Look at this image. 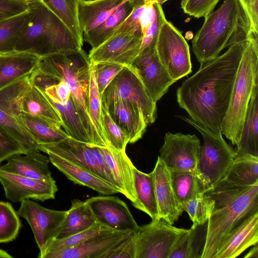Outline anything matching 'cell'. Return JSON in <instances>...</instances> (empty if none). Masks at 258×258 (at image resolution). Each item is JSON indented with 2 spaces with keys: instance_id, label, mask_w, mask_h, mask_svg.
Masks as SVG:
<instances>
[{
  "instance_id": "7dc6e473",
  "label": "cell",
  "mask_w": 258,
  "mask_h": 258,
  "mask_svg": "<svg viewBox=\"0 0 258 258\" xmlns=\"http://www.w3.org/2000/svg\"><path fill=\"white\" fill-rule=\"evenodd\" d=\"M39 0H0V20L24 12Z\"/></svg>"
},
{
  "instance_id": "4fadbf2b",
  "label": "cell",
  "mask_w": 258,
  "mask_h": 258,
  "mask_svg": "<svg viewBox=\"0 0 258 258\" xmlns=\"http://www.w3.org/2000/svg\"><path fill=\"white\" fill-rule=\"evenodd\" d=\"M187 230L162 219L139 226L134 232L136 258H169L175 243Z\"/></svg>"
},
{
  "instance_id": "4316f807",
  "label": "cell",
  "mask_w": 258,
  "mask_h": 258,
  "mask_svg": "<svg viewBox=\"0 0 258 258\" xmlns=\"http://www.w3.org/2000/svg\"><path fill=\"white\" fill-rule=\"evenodd\" d=\"M39 58V55L26 51L0 54V89L31 75L36 69Z\"/></svg>"
},
{
  "instance_id": "d590c367",
  "label": "cell",
  "mask_w": 258,
  "mask_h": 258,
  "mask_svg": "<svg viewBox=\"0 0 258 258\" xmlns=\"http://www.w3.org/2000/svg\"><path fill=\"white\" fill-rule=\"evenodd\" d=\"M21 118L38 146L57 143L71 138L61 127L43 120L23 113Z\"/></svg>"
},
{
  "instance_id": "603a6c76",
  "label": "cell",
  "mask_w": 258,
  "mask_h": 258,
  "mask_svg": "<svg viewBox=\"0 0 258 258\" xmlns=\"http://www.w3.org/2000/svg\"><path fill=\"white\" fill-rule=\"evenodd\" d=\"M39 151L31 150L25 154H15L0 166V169L37 180L55 181L49 169V158Z\"/></svg>"
},
{
  "instance_id": "8fae6325",
  "label": "cell",
  "mask_w": 258,
  "mask_h": 258,
  "mask_svg": "<svg viewBox=\"0 0 258 258\" xmlns=\"http://www.w3.org/2000/svg\"><path fill=\"white\" fill-rule=\"evenodd\" d=\"M38 148L47 154L51 153L62 158L117 187L99 146L70 138L57 143L39 145Z\"/></svg>"
},
{
  "instance_id": "6da1fadb",
  "label": "cell",
  "mask_w": 258,
  "mask_h": 258,
  "mask_svg": "<svg viewBox=\"0 0 258 258\" xmlns=\"http://www.w3.org/2000/svg\"><path fill=\"white\" fill-rule=\"evenodd\" d=\"M247 41L236 43L222 54L200 63L198 71L176 91L177 102L190 118L216 134L222 133L221 124Z\"/></svg>"
},
{
  "instance_id": "7a4b0ae2",
  "label": "cell",
  "mask_w": 258,
  "mask_h": 258,
  "mask_svg": "<svg viewBox=\"0 0 258 258\" xmlns=\"http://www.w3.org/2000/svg\"><path fill=\"white\" fill-rule=\"evenodd\" d=\"M206 192L215 204L206 223L200 258H214L224 237L245 218L258 212V183L238 186L221 179Z\"/></svg>"
},
{
  "instance_id": "e0dca14e",
  "label": "cell",
  "mask_w": 258,
  "mask_h": 258,
  "mask_svg": "<svg viewBox=\"0 0 258 258\" xmlns=\"http://www.w3.org/2000/svg\"><path fill=\"white\" fill-rule=\"evenodd\" d=\"M143 41L140 31L120 33L110 36L97 47L91 48V63L113 62L129 66L139 54Z\"/></svg>"
},
{
  "instance_id": "5bb4252c",
  "label": "cell",
  "mask_w": 258,
  "mask_h": 258,
  "mask_svg": "<svg viewBox=\"0 0 258 258\" xmlns=\"http://www.w3.org/2000/svg\"><path fill=\"white\" fill-rule=\"evenodd\" d=\"M17 214L30 225L43 258L49 243L55 238L66 218L67 211L51 210L29 199L21 202Z\"/></svg>"
},
{
  "instance_id": "8992f818",
  "label": "cell",
  "mask_w": 258,
  "mask_h": 258,
  "mask_svg": "<svg viewBox=\"0 0 258 258\" xmlns=\"http://www.w3.org/2000/svg\"><path fill=\"white\" fill-rule=\"evenodd\" d=\"M258 83V34H252L243 51L228 106L221 124V133L236 145L243 127L247 108Z\"/></svg>"
},
{
  "instance_id": "ee69618b",
  "label": "cell",
  "mask_w": 258,
  "mask_h": 258,
  "mask_svg": "<svg viewBox=\"0 0 258 258\" xmlns=\"http://www.w3.org/2000/svg\"><path fill=\"white\" fill-rule=\"evenodd\" d=\"M198 227H191L180 236L173 245L169 258H200L195 246Z\"/></svg>"
},
{
  "instance_id": "1f68e13d",
  "label": "cell",
  "mask_w": 258,
  "mask_h": 258,
  "mask_svg": "<svg viewBox=\"0 0 258 258\" xmlns=\"http://www.w3.org/2000/svg\"><path fill=\"white\" fill-rule=\"evenodd\" d=\"M39 1L24 12L0 20V54L15 51L20 35Z\"/></svg>"
},
{
  "instance_id": "e575fe53",
  "label": "cell",
  "mask_w": 258,
  "mask_h": 258,
  "mask_svg": "<svg viewBox=\"0 0 258 258\" xmlns=\"http://www.w3.org/2000/svg\"><path fill=\"white\" fill-rule=\"evenodd\" d=\"M133 7L130 0L119 6L102 23L83 33L84 41L91 48L97 47L112 36L117 26L130 14Z\"/></svg>"
},
{
  "instance_id": "f6af8a7d",
  "label": "cell",
  "mask_w": 258,
  "mask_h": 258,
  "mask_svg": "<svg viewBox=\"0 0 258 258\" xmlns=\"http://www.w3.org/2000/svg\"><path fill=\"white\" fill-rule=\"evenodd\" d=\"M93 64L97 87L101 96L114 78L125 66L113 62H98Z\"/></svg>"
},
{
  "instance_id": "ba28073f",
  "label": "cell",
  "mask_w": 258,
  "mask_h": 258,
  "mask_svg": "<svg viewBox=\"0 0 258 258\" xmlns=\"http://www.w3.org/2000/svg\"><path fill=\"white\" fill-rule=\"evenodd\" d=\"M30 76L0 89V134L16 142L25 153L38 150V145L21 118V99L29 83Z\"/></svg>"
},
{
  "instance_id": "83f0119b",
  "label": "cell",
  "mask_w": 258,
  "mask_h": 258,
  "mask_svg": "<svg viewBox=\"0 0 258 258\" xmlns=\"http://www.w3.org/2000/svg\"><path fill=\"white\" fill-rule=\"evenodd\" d=\"M47 154L49 161L74 183L89 187L103 195L121 194L117 187L88 171L56 155Z\"/></svg>"
},
{
  "instance_id": "74e56055",
  "label": "cell",
  "mask_w": 258,
  "mask_h": 258,
  "mask_svg": "<svg viewBox=\"0 0 258 258\" xmlns=\"http://www.w3.org/2000/svg\"><path fill=\"white\" fill-rule=\"evenodd\" d=\"M40 1L64 22L82 47L84 39L78 22V0Z\"/></svg>"
},
{
  "instance_id": "60d3db41",
  "label": "cell",
  "mask_w": 258,
  "mask_h": 258,
  "mask_svg": "<svg viewBox=\"0 0 258 258\" xmlns=\"http://www.w3.org/2000/svg\"><path fill=\"white\" fill-rule=\"evenodd\" d=\"M101 121L109 147L117 151H125L129 138L111 118L107 108L102 104Z\"/></svg>"
},
{
  "instance_id": "681fc988",
  "label": "cell",
  "mask_w": 258,
  "mask_h": 258,
  "mask_svg": "<svg viewBox=\"0 0 258 258\" xmlns=\"http://www.w3.org/2000/svg\"><path fill=\"white\" fill-rule=\"evenodd\" d=\"M25 153L16 142L0 134V163L15 154Z\"/></svg>"
},
{
  "instance_id": "f1b7e54d",
  "label": "cell",
  "mask_w": 258,
  "mask_h": 258,
  "mask_svg": "<svg viewBox=\"0 0 258 258\" xmlns=\"http://www.w3.org/2000/svg\"><path fill=\"white\" fill-rule=\"evenodd\" d=\"M128 0H78V18L83 34L97 27Z\"/></svg>"
},
{
  "instance_id": "f5cc1de1",
  "label": "cell",
  "mask_w": 258,
  "mask_h": 258,
  "mask_svg": "<svg viewBox=\"0 0 258 258\" xmlns=\"http://www.w3.org/2000/svg\"><path fill=\"white\" fill-rule=\"evenodd\" d=\"M0 257L10 258L13 257V256L9 254L6 251L0 249Z\"/></svg>"
},
{
  "instance_id": "bcb514c9",
  "label": "cell",
  "mask_w": 258,
  "mask_h": 258,
  "mask_svg": "<svg viewBox=\"0 0 258 258\" xmlns=\"http://www.w3.org/2000/svg\"><path fill=\"white\" fill-rule=\"evenodd\" d=\"M220 0H181L184 13L196 18L205 17L213 11Z\"/></svg>"
},
{
  "instance_id": "8d00e7d4",
  "label": "cell",
  "mask_w": 258,
  "mask_h": 258,
  "mask_svg": "<svg viewBox=\"0 0 258 258\" xmlns=\"http://www.w3.org/2000/svg\"><path fill=\"white\" fill-rule=\"evenodd\" d=\"M173 188L183 206L189 200L204 194L207 190L196 172H170Z\"/></svg>"
},
{
  "instance_id": "44dd1931",
  "label": "cell",
  "mask_w": 258,
  "mask_h": 258,
  "mask_svg": "<svg viewBox=\"0 0 258 258\" xmlns=\"http://www.w3.org/2000/svg\"><path fill=\"white\" fill-rule=\"evenodd\" d=\"M258 242V212L245 218L222 240L214 258H235Z\"/></svg>"
},
{
  "instance_id": "3957f363",
  "label": "cell",
  "mask_w": 258,
  "mask_h": 258,
  "mask_svg": "<svg viewBox=\"0 0 258 258\" xmlns=\"http://www.w3.org/2000/svg\"><path fill=\"white\" fill-rule=\"evenodd\" d=\"M204 18L191 42L192 52L200 63L219 55L226 47L247 40L254 34L239 0H224Z\"/></svg>"
},
{
  "instance_id": "836d02e7",
  "label": "cell",
  "mask_w": 258,
  "mask_h": 258,
  "mask_svg": "<svg viewBox=\"0 0 258 258\" xmlns=\"http://www.w3.org/2000/svg\"><path fill=\"white\" fill-rule=\"evenodd\" d=\"M222 179L238 186L258 183V157L247 154L236 155Z\"/></svg>"
},
{
  "instance_id": "9c48e42d",
  "label": "cell",
  "mask_w": 258,
  "mask_h": 258,
  "mask_svg": "<svg viewBox=\"0 0 258 258\" xmlns=\"http://www.w3.org/2000/svg\"><path fill=\"white\" fill-rule=\"evenodd\" d=\"M30 80L44 92L56 109L64 131L75 140L94 145L83 124L66 83L36 70L30 75Z\"/></svg>"
},
{
  "instance_id": "7c38bea8",
  "label": "cell",
  "mask_w": 258,
  "mask_h": 258,
  "mask_svg": "<svg viewBox=\"0 0 258 258\" xmlns=\"http://www.w3.org/2000/svg\"><path fill=\"white\" fill-rule=\"evenodd\" d=\"M101 99L105 105L118 99L135 104L148 125L156 119V103L148 95L136 73L129 66L124 67L114 78L102 94Z\"/></svg>"
},
{
  "instance_id": "f546056e",
  "label": "cell",
  "mask_w": 258,
  "mask_h": 258,
  "mask_svg": "<svg viewBox=\"0 0 258 258\" xmlns=\"http://www.w3.org/2000/svg\"><path fill=\"white\" fill-rule=\"evenodd\" d=\"M236 145V155L247 154L258 157V83L254 87Z\"/></svg>"
},
{
  "instance_id": "d4e9b609",
  "label": "cell",
  "mask_w": 258,
  "mask_h": 258,
  "mask_svg": "<svg viewBox=\"0 0 258 258\" xmlns=\"http://www.w3.org/2000/svg\"><path fill=\"white\" fill-rule=\"evenodd\" d=\"M103 105L107 108L113 120L128 137L129 143H135L142 138L148 124L137 105L121 99Z\"/></svg>"
},
{
  "instance_id": "816d5d0a",
  "label": "cell",
  "mask_w": 258,
  "mask_h": 258,
  "mask_svg": "<svg viewBox=\"0 0 258 258\" xmlns=\"http://www.w3.org/2000/svg\"><path fill=\"white\" fill-rule=\"evenodd\" d=\"M244 258H258V246L257 244L253 245V247L244 256Z\"/></svg>"
},
{
  "instance_id": "cb8c5ba5",
  "label": "cell",
  "mask_w": 258,
  "mask_h": 258,
  "mask_svg": "<svg viewBox=\"0 0 258 258\" xmlns=\"http://www.w3.org/2000/svg\"><path fill=\"white\" fill-rule=\"evenodd\" d=\"M100 150L121 194L134 203L136 200L134 180L135 166L125 151H117L108 147H100Z\"/></svg>"
},
{
  "instance_id": "ac0fdd59",
  "label": "cell",
  "mask_w": 258,
  "mask_h": 258,
  "mask_svg": "<svg viewBox=\"0 0 258 258\" xmlns=\"http://www.w3.org/2000/svg\"><path fill=\"white\" fill-rule=\"evenodd\" d=\"M98 223L114 231L135 232L139 226L127 205L116 196L91 197L85 201Z\"/></svg>"
},
{
  "instance_id": "4dcf8cb0",
  "label": "cell",
  "mask_w": 258,
  "mask_h": 258,
  "mask_svg": "<svg viewBox=\"0 0 258 258\" xmlns=\"http://www.w3.org/2000/svg\"><path fill=\"white\" fill-rule=\"evenodd\" d=\"M95 218L86 201H72L66 218L55 239H62L81 232L96 223Z\"/></svg>"
},
{
  "instance_id": "d6986e66",
  "label": "cell",
  "mask_w": 258,
  "mask_h": 258,
  "mask_svg": "<svg viewBox=\"0 0 258 258\" xmlns=\"http://www.w3.org/2000/svg\"><path fill=\"white\" fill-rule=\"evenodd\" d=\"M0 182L7 199L14 202L33 199L44 201L55 199L56 182H45L27 178L0 169Z\"/></svg>"
},
{
  "instance_id": "ab89813d",
  "label": "cell",
  "mask_w": 258,
  "mask_h": 258,
  "mask_svg": "<svg viewBox=\"0 0 258 258\" xmlns=\"http://www.w3.org/2000/svg\"><path fill=\"white\" fill-rule=\"evenodd\" d=\"M213 199L207 192L189 200L183 205L184 211L192 222L191 227L203 226L207 222L214 208Z\"/></svg>"
},
{
  "instance_id": "9a60e30c",
  "label": "cell",
  "mask_w": 258,
  "mask_h": 258,
  "mask_svg": "<svg viewBox=\"0 0 258 258\" xmlns=\"http://www.w3.org/2000/svg\"><path fill=\"white\" fill-rule=\"evenodd\" d=\"M200 147L195 135L168 132L158 157L170 172H197Z\"/></svg>"
},
{
  "instance_id": "ffe728a7",
  "label": "cell",
  "mask_w": 258,
  "mask_h": 258,
  "mask_svg": "<svg viewBox=\"0 0 258 258\" xmlns=\"http://www.w3.org/2000/svg\"><path fill=\"white\" fill-rule=\"evenodd\" d=\"M152 173L159 218L173 225L184 210L173 188L170 171L158 157Z\"/></svg>"
},
{
  "instance_id": "b9f144b4",
  "label": "cell",
  "mask_w": 258,
  "mask_h": 258,
  "mask_svg": "<svg viewBox=\"0 0 258 258\" xmlns=\"http://www.w3.org/2000/svg\"><path fill=\"white\" fill-rule=\"evenodd\" d=\"M21 226L18 215L9 202L0 201V243L12 241Z\"/></svg>"
},
{
  "instance_id": "5b68a950",
  "label": "cell",
  "mask_w": 258,
  "mask_h": 258,
  "mask_svg": "<svg viewBox=\"0 0 258 258\" xmlns=\"http://www.w3.org/2000/svg\"><path fill=\"white\" fill-rule=\"evenodd\" d=\"M82 48L64 22L40 0L20 35L15 51L43 56Z\"/></svg>"
},
{
  "instance_id": "484cf974",
  "label": "cell",
  "mask_w": 258,
  "mask_h": 258,
  "mask_svg": "<svg viewBox=\"0 0 258 258\" xmlns=\"http://www.w3.org/2000/svg\"><path fill=\"white\" fill-rule=\"evenodd\" d=\"M21 107L24 114L63 127L62 121L56 109L44 92L30 80L22 96Z\"/></svg>"
},
{
  "instance_id": "2e32d148",
  "label": "cell",
  "mask_w": 258,
  "mask_h": 258,
  "mask_svg": "<svg viewBox=\"0 0 258 258\" xmlns=\"http://www.w3.org/2000/svg\"><path fill=\"white\" fill-rule=\"evenodd\" d=\"M155 44L152 43L142 49L129 67L136 73L148 95L157 103L176 81L160 62Z\"/></svg>"
},
{
  "instance_id": "30bf717a",
  "label": "cell",
  "mask_w": 258,
  "mask_h": 258,
  "mask_svg": "<svg viewBox=\"0 0 258 258\" xmlns=\"http://www.w3.org/2000/svg\"><path fill=\"white\" fill-rule=\"evenodd\" d=\"M155 48L160 62L175 81L191 73L189 46L181 32L166 19L159 29Z\"/></svg>"
},
{
  "instance_id": "277c9868",
  "label": "cell",
  "mask_w": 258,
  "mask_h": 258,
  "mask_svg": "<svg viewBox=\"0 0 258 258\" xmlns=\"http://www.w3.org/2000/svg\"><path fill=\"white\" fill-rule=\"evenodd\" d=\"M36 70L66 83L92 144L107 147L97 134L89 114L91 63L86 52L82 48L40 56Z\"/></svg>"
},
{
  "instance_id": "f35d334b",
  "label": "cell",
  "mask_w": 258,
  "mask_h": 258,
  "mask_svg": "<svg viewBox=\"0 0 258 258\" xmlns=\"http://www.w3.org/2000/svg\"><path fill=\"white\" fill-rule=\"evenodd\" d=\"M114 230L98 223L89 228L62 239H53L47 246L43 258H51L54 254L78 245L85 240L98 235L109 233Z\"/></svg>"
},
{
  "instance_id": "7402d4cb",
  "label": "cell",
  "mask_w": 258,
  "mask_h": 258,
  "mask_svg": "<svg viewBox=\"0 0 258 258\" xmlns=\"http://www.w3.org/2000/svg\"><path fill=\"white\" fill-rule=\"evenodd\" d=\"M132 232L113 231L95 236L54 254L51 258H105L109 250L125 239Z\"/></svg>"
},
{
  "instance_id": "f907efd6",
  "label": "cell",
  "mask_w": 258,
  "mask_h": 258,
  "mask_svg": "<svg viewBox=\"0 0 258 258\" xmlns=\"http://www.w3.org/2000/svg\"><path fill=\"white\" fill-rule=\"evenodd\" d=\"M249 18L253 33L258 34V0H239Z\"/></svg>"
},
{
  "instance_id": "d6a6232c",
  "label": "cell",
  "mask_w": 258,
  "mask_h": 258,
  "mask_svg": "<svg viewBox=\"0 0 258 258\" xmlns=\"http://www.w3.org/2000/svg\"><path fill=\"white\" fill-rule=\"evenodd\" d=\"M134 180L136 200L132 205L148 214L152 220H159L152 172L146 173L135 167Z\"/></svg>"
},
{
  "instance_id": "52a82bcc",
  "label": "cell",
  "mask_w": 258,
  "mask_h": 258,
  "mask_svg": "<svg viewBox=\"0 0 258 258\" xmlns=\"http://www.w3.org/2000/svg\"><path fill=\"white\" fill-rule=\"evenodd\" d=\"M179 117L196 130L203 137L197 164V174L204 188L212 187L225 175L236 154L223 139L222 134H216L183 116Z\"/></svg>"
},
{
  "instance_id": "c3c4849f",
  "label": "cell",
  "mask_w": 258,
  "mask_h": 258,
  "mask_svg": "<svg viewBox=\"0 0 258 258\" xmlns=\"http://www.w3.org/2000/svg\"><path fill=\"white\" fill-rule=\"evenodd\" d=\"M134 232L109 250L105 258H136Z\"/></svg>"
},
{
  "instance_id": "7bdbcfd3",
  "label": "cell",
  "mask_w": 258,
  "mask_h": 258,
  "mask_svg": "<svg viewBox=\"0 0 258 258\" xmlns=\"http://www.w3.org/2000/svg\"><path fill=\"white\" fill-rule=\"evenodd\" d=\"M88 111L92 122L97 134L107 147H109L104 137L101 125V95L97 87L94 66L92 63H91Z\"/></svg>"
}]
</instances>
